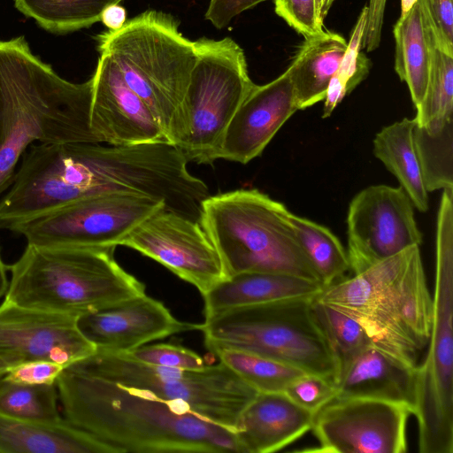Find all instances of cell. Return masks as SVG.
Listing matches in <instances>:
<instances>
[{"label":"cell","mask_w":453,"mask_h":453,"mask_svg":"<svg viewBox=\"0 0 453 453\" xmlns=\"http://www.w3.org/2000/svg\"><path fill=\"white\" fill-rule=\"evenodd\" d=\"M11 366L5 362L0 359V379H2L5 373L9 371Z\"/></svg>","instance_id":"cell-44"},{"label":"cell","mask_w":453,"mask_h":453,"mask_svg":"<svg viewBox=\"0 0 453 453\" xmlns=\"http://www.w3.org/2000/svg\"><path fill=\"white\" fill-rule=\"evenodd\" d=\"M319 282L276 273H242L220 281L205 294L204 317L228 308L294 298H315Z\"/></svg>","instance_id":"cell-22"},{"label":"cell","mask_w":453,"mask_h":453,"mask_svg":"<svg viewBox=\"0 0 453 453\" xmlns=\"http://www.w3.org/2000/svg\"><path fill=\"white\" fill-rule=\"evenodd\" d=\"M65 367L58 363L35 360L21 363L11 367L4 380L25 385L56 384Z\"/></svg>","instance_id":"cell-38"},{"label":"cell","mask_w":453,"mask_h":453,"mask_svg":"<svg viewBox=\"0 0 453 453\" xmlns=\"http://www.w3.org/2000/svg\"><path fill=\"white\" fill-rule=\"evenodd\" d=\"M395 70L405 81L417 108L426 94L430 62L432 33L418 1L394 26Z\"/></svg>","instance_id":"cell-24"},{"label":"cell","mask_w":453,"mask_h":453,"mask_svg":"<svg viewBox=\"0 0 453 453\" xmlns=\"http://www.w3.org/2000/svg\"><path fill=\"white\" fill-rule=\"evenodd\" d=\"M414 119L404 118L383 127L373 139V153L400 182L413 205L428 210L426 189L413 140Z\"/></svg>","instance_id":"cell-25"},{"label":"cell","mask_w":453,"mask_h":453,"mask_svg":"<svg viewBox=\"0 0 453 453\" xmlns=\"http://www.w3.org/2000/svg\"><path fill=\"white\" fill-rule=\"evenodd\" d=\"M276 14L304 39L323 32L316 16L315 0H273Z\"/></svg>","instance_id":"cell-37"},{"label":"cell","mask_w":453,"mask_h":453,"mask_svg":"<svg viewBox=\"0 0 453 453\" xmlns=\"http://www.w3.org/2000/svg\"><path fill=\"white\" fill-rule=\"evenodd\" d=\"M313 298L228 308L205 316L200 329L208 350L239 349L335 380L337 366L311 311Z\"/></svg>","instance_id":"cell-6"},{"label":"cell","mask_w":453,"mask_h":453,"mask_svg":"<svg viewBox=\"0 0 453 453\" xmlns=\"http://www.w3.org/2000/svg\"><path fill=\"white\" fill-rule=\"evenodd\" d=\"M72 365L160 399L182 403L192 412L234 433L242 411L257 394L221 362L201 369H179L142 363L123 352L96 349Z\"/></svg>","instance_id":"cell-8"},{"label":"cell","mask_w":453,"mask_h":453,"mask_svg":"<svg viewBox=\"0 0 453 453\" xmlns=\"http://www.w3.org/2000/svg\"><path fill=\"white\" fill-rule=\"evenodd\" d=\"M8 266L4 264L1 254H0V298L6 295L9 288V282L7 277Z\"/></svg>","instance_id":"cell-42"},{"label":"cell","mask_w":453,"mask_h":453,"mask_svg":"<svg viewBox=\"0 0 453 453\" xmlns=\"http://www.w3.org/2000/svg\"><path fill=\"white\" fill-rule=\"evenodd\" d=\"M453 196L437 215L433 322L425 360L416 369L413 415L420 453L453 452Z\"/></svg>","instance_id":"cell-7"},{"label":"cell","mask_w":453,"mask_h":453,"mask_svg":"<svg viewBox=\"0 0 453 453\" xmlns=\"http://www.w3.org/2000/svg\"><path fill=\"white\" fill-rule=\"evenodd\" d=\"M289 213L283 203L257 189H237L207 196L199 223L217 249L227 278L276 273L322 284L298 243Z\"/></svg>","instance_id":"cell-5"},{"label":"cell","mask_w":453,"mask_h":453,"mask_svg":"<svg viewBox=\"0 0 453 453\" xmlns=\"http://www.w3.org/2000/svg\"><path fill=\"white\" fill-rule=\"evenodd\" d=\"M433 312V298L417 247L404 271L377 306L372 323L387 335L419 350L428 343Z\"/></svg>","instance_id":"cell-18"},{"label":"cell","mask_w":453,"mask_h":453,"mask_svg":"<svg viewBox=\"0 0 453 453\" xmlns=\"http://www.w3.org/2000/svg\"><path fill=\"white\" fill-rule=\"evenodd\" d=\"M311 311L334 355L337 377L362 350L373 342L358 321L332 306L313 298Z\"/></svg>","instance_id":"cell-30"},{"label":"cell","mask_w":453,"mask_h":453,"mask_svg":"<svg viewBox=\"0 0 453 453\" xmlns=\"http://www.w3.org/2000/svg\"><path fill=\"white\" fill-rule=\"evenodd\" d=\"M436 47L453 57V0H418Z\"/></svg>","instance_id":"cell-36"},{"label":"cell","mask_w":453,"mask_h":453,"mask_svg":"<svg viewBox=\"0 0 453 453\" xmlns=\"http://www.w3.org/2000/svg\"><path fill=\"white\" fill-rule=\"evenodd\" d=\"M289 222L304 255L324 287L344 278L350 270L348 254L338 238L326 226L293 213Z\"/></svg>","instance_id":"cell-26"},{"label":"cell","mask_w":453,"mask_h":453,"mask_svg":"<svg viewBox=\"0 0 453 453\" xmlns=\"http://www.w3.org/2000/svg\"><path fill=\"white\" fill-rule=\"evenodd\" d=\"M283 393L295 403L315 414L336 397V387L330 378L305 372L292 380Z\"/></svg>","instance_id":"cell-34"},{"label":"cell","mask_w":453,"mask_h":453,"mask_svg":"<svg viewBox=\"0 0 453 453\" xmlns=\"http://www.w3.org/2000/svg\"><path fill=\"white\" fill-rule=\"evenodd\" d=\"M91 79L89 125L100 142L113 146L169 142L148 106L105 54L100 53Z\"/></svg>","instance_id":"cell-15"},{"label":"cell","mask_w":453,"mask_h":453,"mask_svg":"<svg viewBox=\"0 0 453 453\" xmlns=\"http://www.w3.org/2000/svg\"><path fill=\"white\" fill-rule=\"evenodd\" d=\"M115 248L27 244L8 266L11 279L4 300L78 317L145 294L144 285L114 259Z\"/></svg>","instance_id":"cell-3"},{"label":"cell","mask_w":453,"mask_h":453,"mask_svg":"<svg viewBox=\"0 0 453 453\" xmlns=\"http://www.w3.org/2000/svg\"><path fill=\"white\" fill-rule=\"evenodd\" d=\"M123 353L136 361L158 366L189 370L205 366L203 357L197 353L170 343L142 345Z\"/></svg>","instance_id":"cell-35"},{"label":"cell","mask_w":453,"mask_h":453,"mask_svg":"<svg viewBox=\"0 0 453 453\" xmlns=\"http://www.w3.org/2000/svg\"><path fill=\"white\" fill-rule=\"evenodd\" d=\"M81 334L96 349L127 352L154 340L199 330L201 324L180 321L146 294L76 318Z\"/></svg>","instance_id":"cell-16"},{"label":"cell","mask_w":453,"mask_h":453,"mask_svg":"<svg viewBox=\"0 0 453 453\" xmlns=\"http://www.w3.org/2000/svg\"><path fill=\"white\" fill-rule=\"evenodd\" d=\"M122 0H14L15 7L43 29L65 34L100 21L104 10Z\"/></svg>","instance_id":"cell-27"},{"label":"cell","mask_w":453,"mask_h":453,"mask_svg":"<svg viewBox=\"0 0 453 453\" xmlns=\"http://www.w3.org/2000/svg\"><path fill=\"white\" fill-rule=\"evenodd\" d=\"M76 318L4 300L0 305V359L11 367L45 360L65 368L85 359L96 347L81 334Z\"/></svg>","instance_id":"cell-14"},{"label":"cell","mask_w":453,"mask_h":453,"mask_svg":"<svg viewBox=\"0 0 453 453\" xmlns=\"http://www.w3.org/2000/svg\"><path fill=\"white\" fill-rule=\"evenodd\" d=\"M158 262L202 294L227 278L222 259L199 222L165 208L121 242Z\"/></svg>","instance_id":"cell-13"},{"label":"cell","mask_w":453,"mask_h":453,"mask_svg":"<svg viewBox=\"0 0 453 453\" xmlns=\"http://www.w3.org/2000/svg\"><path fill=\"white\" fill-rule=\"evenodd\" d=\"M96 39L98 51L112 60L127 86L148 106L167 141L176 145L182 103L197 60L195 42L183 36L173 16L155 10Z\"/></svg>","instance_id":"cell-4"},{"label":"cell","mask_w":453,"mask_h":453,"mask_svg":"<svg viewBox=\"0 0 453 453\" xmlns=\"http://www.w3.org/2000/svg\"><path fill=\"white\" fill-rule=\"evenodd\" d=\"M163 208L161 201L142 194L104 193L46 212L9 230L37 247H116L142 221Z\"/></svg>","instance_id":"cell-10"},{"label":"cell","mask_w":453,"mask_h":453,"mask_svg":"<svg viewBox=\"0 0 453 453\" xmlns=\"http://www.w3.org/2000/svg\"><path fill=\"white\" fill-rule=\"evenodd\" d=\"M416 109V125L428 133L439 132L453 120V57L436 47L433 34L426 90Z\"/></svg>","instance_id":"cell-28"},{"label":"cell","mask_w":453,"mask_h":453,"mask_svg":"<svg viewBox=\"0 0 453 453\" xmlns=\"http://www.w3.org/2000/svg\"><path fill=\"white\" fill-rule=\"evenodd\" d=\"M413 410L401 403L362 397H334L313 417L319 451L404 453Z\"/></svg>","instance_id":"cell-12"},{"label":"cell","mask_w":453,"mask_h":453,"mask_svg":"<svg viewBox=\"0 0 453 453\" xmlns=\"http://www.w3.org/2000/svg\"><path fill=\"white\" fill-rule=\"evenodd\" d=\"M2 453H119L66 419L39 421L0 412Z\"/></svg>","instance_id":"cell-21"},{"label":"cell","mask_w":453,"mask_h":453,"mask_svg":"<svg viewBox=\"0 0 453 453\" xmlns=\"http://www.w3.org/2000/svg\"><path fill=\"white\" fill-rule=\"evenodd\" d=\"M334 2V0H315L316 16L321 25Z\"/></svg>","instance_id":"cell-41"},{"label":"cell","mask_w":453,"mask_h":453,"mask_svg":"<svg viewBox=\"0 0 453 453\" xmlns=\"http://www.w3.org/2000/svg\"><path fill=\"white\" fill-rule=\"evenodd\" d=\"M413 206L401 187L373 185L357 194L347 216V254L353 274L420 246Z\"/></svg>","instance_id":"cell-11"},{"label":"cell","mask_w":453,"mask_h":453,"mask_svg":"<svg viewBox=\"0 0 453 453\" xmlns=\"http://www.w3.org/2000/svg\"><path fill=\"white\" fill-rule=\"evenodd\" d=\"M65 419L121 452L243 453L235 433L182 403L65 367L56 381Z\"/></svg>","instance_id":"cell-1"},{"label":"cell","mask_w":453,"mask_h":453,"mask_svg":"<svg viewBox=\"0 0 453 453\" xmlns=\"http://www.w3.org/2000/svg\"><path fill=\"white\" fill-rule=\"evenodd\" d=\"M56 384L25 385L0 379V412L16 418L57 421L62 418L58 409Z\"/></svg>","instance_id":"cell-33"},{"label":"cell","mask_w":453,"mask_h":453,"mask_svg":"<svg viewBox=\"0 0 453 453\" xmlns=\"http://www.w3.org/2000/svg\"><path fill=\"white\" fill-rule=\"evenodd\" d=\"M313 417L283 392H257L242 411L235 434L243 453L275 452L311 430Z\"/></svg>","instance_id":"cell-19"},{"label":"cell","mask_w":453,"mask_h":453,"mask_svg":"<svg viewBox=\"0 0 453 453\" xmlns=\"http://www.w3.org/2000/svg\"><path fill=\"white\" fill-rule=\"evenodd\" d=\"M91 96V78H61L31 52L24 36L0 40V196L35 142L100 143L89 125Z\"/></svg>","instance_id":"cell-2"},{"label":"cell","mask_w":453,"mask_h":453,"mask_svg":"<svg viewBox=\"0 0 453 453\" xmlns=\"http://www.w3.org/2000/svg\"><path fill=\"white\" fill-rule=\"evenodd\" d=\"M197 60L181 108L177 146L189 162L218 160L224 134L254 83L243 50L232 38L195 41Z\"/></svg>","instance_id":"cell-9"},{"label":"cell","mask_w":453,"mask_h":453,"mask_svg":"<svg viewBox=\"0 0 453 453\" xmlns=\"http://www.w3.org/2000/svg\"><path fill=\"white\" fill-rule=\"evenodd\" d=\"M416 369L372 344L338 374L336 397L392 402L405 404L414 412Z\"/></svg>","instance_id":"cell-20"},{"label":"cell","mask_w":453,"mask_h":453,"mask_svg":"<svg viewBox=\"0 0 453 453\" xmlns=\"http://www.w3.org/2000/svg\"><path fill=\"white\" fill-rule=\"evenodd\" d=\"M413 140L426 191L453 188V120L436 133L415 123Z\"/></svg>","instance_id":"cell-31"},{"label":"cell","mask_w":453,"mask_h":453,"mask_svg":"<svg viewBox=\"0 0 453 453\" xmlns=\"http://www.w3.org/2000/svg\"><path fill=\"white\" fill-rule=\"evenodd\" d=\"M297 110L287 70L269 83L254 84L224 134L218 159L249 163Z\"/></svg>","instance_id":"cell-17"},{"label":"cell","mask_w":453,"mask_h":453,"mask_svg":"<svg viewBox=\"0 0 453 453\" xmlns=\"http://www.w3.org/2000/svg\"><path fill=\"white\" fill-rule=\"evenodd\" d=\"M266 0H210L205 19L216 28H223L242 12Z\"/></svg>","instance_id":"cell-39"},{"label":"cell","mask_w":453,"mask_h":453,"mask_svg":"<svg viewBox=\"0 0 453 453\" xmlns=\"http://www.w3.org/2000/svg\"><path fill=\"white\" fill-rule=\"evenodd\" d=\"M102 21L110 30H118L127 21L126 9L119 4L106 7L102 12Z\"/></svg>","instance_id":"cell-40"},{"label":"cell","mask_w":453,"mask_h":453,"mask_svg":"<svg viewBox=\"0 0 453 453\" xmlns=\"http://www.w3.org/2000/svg\"><path fill=\"white\" fill-rule=\"evenodd\" d=\"M210 351L257 392H284L292 380L305 373L290 365L239 349L213 348Z\"/></svg>","instance_id":"cell-29"},{"label":"cell","mask_w":453,"mask_h":453,"mask_svg":"<svg viewBox=\"0 0 453 453\" xmlns=\"http://www.w3.org/2000/svg\"><path fill=\"white\" fill-rule=\"evenodd\" d=\"M347 46L340 34L327 30L303 41L287 69L298 110L325 99Z\"/></svg>","instance_id":"cell-23"},{"label":"cell","mask_w":453,"mask_h":453,"mask_svg":"<svg viewBox=\"0 0 453 453\" xmlns=\"http://www.w3.org/2000/svg\"><path fill=\"white\" fill-rule=\"evenodd\" d=\"M418 0H401V15L400 17H403L406 15L409 11L413 7V5L417 3Z\"/></svg>","instance_id":"cell-43"},{"label":"cell","mask_w":453,"mask_h":453,"mask_svg":"<svg viewBox=\"0 0 453 453\" xmlns=\"http://www.w3.org/2000/svg\"><path fill=\"white\" fill-rule=\"evenodd\" d=\"M367 6H365L352 30L346 51L338 69L332 77L324 99L323 118H328L335 107L369 73L371 62L361 50L367 20Z\"/></svg>","instance_id":"cell-32"}]
</instances>
